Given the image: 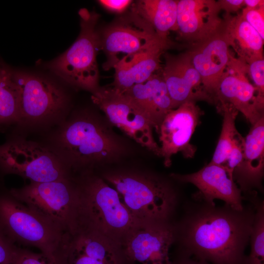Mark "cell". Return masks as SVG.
<instances>
[{
  "mask_svg": "<svg viewBox=\"0 0 264 264\" xmlns=\"http://www.w3.org/2000/svg\"><path fill=\"white\" fill-rule=\"evenodd\" d=\"M107 118L88 109L68 115L44 134L43 142L72 175L119 163L131 154L128 143Z\"/></svg>",
  "mask_w": 264,
  "mask_h": 264,
  "instance_id": "1",
  "label": "cell"
},
{
  "mask_svg": "<svg viewBox=\"0 0 264 264\" xmlns=\"http://www.w3.org/2000/svg\"><path fill=\"white\" fill-rule=\"evenodd\" d=\"M208 206L183 222L181 240L192 254L215 264H242L255 214L226 205Z\"/></svg>",
  "mask_w": 264,
  "mask_h": 264,
  "instance_id": "2",
  "label": "cell"
},
{
  "mask_svg": "<svg viewBox=\"0 0 264 264\" xmlns=\"http://www.w3.org/2000/svg\"><path fill=\"white\" fill-rule=\"evenodd\" d=\"M78 192L76 224L92 229L121 244L141 223L118 192L96 171L74 175Z\"/></svg>",
  "mask_w": 264,
  "mask_h": 264,
  "instance_id": "3",
  "label": "cell"
},
{
  "mask_svg": "<svg viewBox=\"0 0 264 264\" xmlns=\"http://www.w3.org/2000/svg\"><path fill=\"white\" fill-rule=\"evenodd\" d=\"M98 173L118 192L139 222L169 221L176 207L177 195L166 179L135 168H110Z\"/></svg>",
  "mask_w": 264,
  "mask_h": 264,
  "instance_id": "4",
  "label": "cell"
},
{
  "mask_svg": "<svg viewBox=\"0 0 264 264\" xmlns=\"http://www.w3.org/2000/svg\"><path fill=\"white\" fill-rule=\"evenodd\" d=\"M20 98L16 135L34 132L43 134L63 122L69 115L70 99L59 85L44 77L13 70Z\"/></svg>",
  "mask_w": 264,
  "mask_h": 264,
  "instance_id": "5",
  "label": "cell"
},
{
  "mask_svg": "<svg viewBox=\"0 0 264 264\" xmlns=\"http://www.w3.org/2000/svg\"><path fill=\"white\" fill-rule=\"evenodd\" d=\"M0 229L15 244L35 247L55 263L66 233L6 189L0 191Z\"/></svg>",
  "mask_w": 264,
  "mask_h": 264,
  "instance_id": "6",
  "label": "cell"
},
{
  "mask_svg": "<svg viewBox=\"0 0 264 264\" xmlns=\"http://www.w3.org/2000/svg\"><path fill=\"white\" fill-rule=\"evenodd\" d=\"M80 32L64 53L45 65L47 68L67 84L91 93L99 88L96 61L100 48L96 29L99 15L86 8L80 9Z\"/></svg>",
  "mask_w": 264,
  "mask_h": 264,
  "instance_id": "7",
  "label": "cell"
},
{
  "mask_svg": "<svg viewBox=\"0 0 264 264\" xmlns=\"http://www.w3.org/2000/svg\"><path fill=\"white\" fill-rule=\"evenodd\" d=\"M0 173L16 175L36 183L72 176L44 143L16 135L0 146Z\"/></svg>",
  "mask_w": 264,
  "mask_h": 264,
  "instance_id": "8",
  "label": "cell"
},
{
  "mask_svg": "<svg viewBox=\"0 0 264 264\" xmlns=\"http://www.w3.org/2000/svg\"><path fill=\"white\" fill-rule=\"evenodd\" d=\"M100 40V48L106 56L103 65L106 70L131 62L154 51L165 50L170 45L132 11L110 25Z\"/></svg>",
  "mask_w": 264,
  "mask_h": 264,
  "instance_id": "9",
  "label": "cell"
},
{
  "mask_svg": "<svg viewBox=\"0 0 264 264\" xmlns=\"http://www.w3.org/2000/svg\"><path fill=\"white\" fill-rule=\"evenodd\" d=\"M9 191L19 201L48 219L65 232L74 226L78 192L73 176L51 182H30Z\"/></svg>",
  "mask_w": 264,
  "mask_h": 264,
  "instance_id": "10",
  "label": "cell"
},
{
  "mask_svg": "<svg viewBox=\"0 0 264 264\" xmlns=\"http://www.w3.org/2000/svg\"><path fill=\"white\" fill-rule=\"evenodd\" d=\"M91 100L111 124L130 137L160 156V148L153 136V127L142 110L123 94L110 86L99 87L91 93Z\"/></svg>",
  "mask_w": 264,
  "mask_h": 264,
  "instance_id": "11",
  "label": "cell"
},
{
  "mask_svg": "<svg viewBox=\"0 0 264 264\" xmlns=\"http://www.w3.org/2000/svg\"><path fill=\"white\" fill-rule=\"evenodd\" d=\"M55 262L56 264H124L121 244L80 224L64 234Z\"/></svg>",
  "mask_w": 264,
  "mask_h": 264,
  "instance_id": "12",
  "label": "cell"
},
{
  "mask_svg": "<svg viewBox=\"0 0 264 264\" xmlns=\"http://www.w3.org/2000/svg\"><path fill=\"white\" fill-rule=\"evenodd\" d=\"M169 221L142 223L125 238L121 248L125 264H173L169 251L176 238Z\"/></svg>",
  "mask_w": 264,
  "mask_h": 264,
  "instance_id": "13",
  "label": "cell"
},
{
  "mask_svg": "<svg viewBox=\"0 0 264 264\" xmlns=\"http://www.w3.org/2000/svg\"><path fill=\"white\" fill-rule=\"evenodd\" d=\"M230 41L224 19L213 34L187 47L192 64L201 78L204 91L215 104L218 88L229 62Z\"/></svg>",
  "mask_w": 264,
  "mask_h": 264,
  "instance_id": "14",
  "label": "cell"
},
{
  "mask_svg": "<svg viewBox=\"0 0 264 264\" xmlns=\"http://www.w3.org/2000/svg\"><path fill=\"white\" fill-rule=\"evenodd\" d=\"M247 64L231 54L221 78L215 104H227L254 125L264 116V100L248 80Z\"/></svg>",
  "mask_w": 264,
  "mask_h": 264,
  "instance_id": "15",
  "label": "cell"
},
{
  "mask_svg": "<svg viewBox=\"0 0 264 264\" xmlns=\"http://www.w3.org/2000/svg\"><path fill=\"white\" fill-rule=\"evenodd\" d=\"M203 114L196 102L191 101L171 110L164 117L157 132L160 156L166 166L171 164L172 156L178 152L185 158L194 156L196 147L190 144V140Z\"/></svg>",
  "mask_w": 264,
  "mask_h": 264,
  "instance_id": "16",
  "label": "cell"
},
{
  "mask_svg": "<svg viewBox=\"0 0 264 264\" xmlns=\"http://www.w3.org/2000/svg\"><path fill=\"white\" fill-rule=\"evenodd\" d=\"M164 66L162 75L174 109L187 102L205 101L214 104L203 90L201 78L186 51L176 55L164 53Z\"/></svg>",
  "mask_w": 264,
  "mask_h": 264,
  "instance_id": "17",
  "label": "cell"
},
{
  "mask_svg": "<svg viewBox=\"0 0 264 264\" xmlns=\"http://www.w3.org/2000/svg\"><path fill=\"white\" fill-rule=\"evenodd\" d=\"M173 178L195 185L207 204L214 205L219 199L233 209L242 211V191L232 175L222 165L209 163L198 172L186 175L171 174Z\"/></svg>",
  "mask_w": 264,
  "mask_h": 264,
  "instance_id": "18",
  "label": "cell"
},
{
  "mask_svg": "<svg viewBox=\"0 0 264 264\" xmlns=\"http://www.w3.org/2000/svg\"><path fill=\"white\" fill-rule=\"evenodd\" d=\"M220 9L214 0H180L177 8L178 38L187 47L208 38L222 22Z\"/></svg>",
  "mask_w": 264,
  "mask_h": 264,
  "instance_id": "19",
  "label": "cell"
},
{
  "mask_svg": "<svg viewBox=\"0 0 264 264\" xmlns=\"http://www.w3.org/2000/svg\"><path fill=\"white\" fill-rule=\"evenodd\" d=\"M121 94L142 110L157 132L164 117L174 109L161 73H155L145 82Z\"/></svg>",
  "mask_w": 264,
  "mask_h": 264,
  "instance_id": "20",
  "label": "cell"
},
{
  "mask_svg": "<svg viewBox=\"0 0 264 264\" xmlns=\"http://www.w3.org/2000/svg\"><path fill=\"white\" fill-rule=\"evenodd\" d=\"M244 138L242 162L234 172L233 177L241 190L261 188L264 168V116L252 125Z\"/></svg>",
  "mask_w": 264,
  "mask_h": 264,
  "instance_id": "21",
  "label": "cell"
},
{
  "mask_svg": "<svg viewBox=\"0 0 264 264\" xmlns=\"http://www.w3.org/2000/svg\"><path fill=\"white\" fill-rule=\"evenodd\" d=\"M224 19L232 47L237 58L248 64L264 59V40L259 34L241 16L226 14Z\"/></svg>",
  "mask_w": 264,
  "mask_h": 264,
  "instance_id": "22",
  "label": "cell"
},
{
  "mask_svg": "<svg viewBox=\"0 0 264 264\" xmlns=\"http://www.w3.org/2000/svg\"><path fill=\"white\" fill-rule=\"evenodd\" d=\"M177 3L175 0H138L132 11L149 24L160 38L170 43V32L177 28Z\"/></svg>",
  "mask_w": 264,
  "mask_h": 264,
  "instance_id": "23",
  "label": "cell"
},
{
  "mask_svg": "<svg viewBox=\"0 0 264 264\" xmlns=\"http://www.w3.org/2000/svg\"><path fill=\"white\" fill-rule=\"evenodd\" d=\"M164 51L156 50L131 62L115 66L114 81L110 87L123 93L132 87L145 82L161 68L160 57Z\"/></svg>",
  "mask_w": 264,
  "mask_h": 264,
  "instance_id": "24",
  "label": "cell"
},
{
  "mask_svg": "<svg viewBox=\"0 0 264 264\" xmlns=\"http://www.w3.org/2000/svg\"><path fill=\"white\" fill-rule=\"evenodd\" d=\"M20 98L13 69L0 64V126H16L20 117Z\"/></svg>",
  "mask_w": 264,
  "mask_h": 264,
  "instance_id": "25",
  "label": "cell"
},
{
  "mask_svg": "<svg viewBox=\"0 0 264 264\" xmlns=\"http://www.w3.org/2000/svg\"><path fill=\"white\" fill-rule=\"evenodd\" d=\"M223 116L221 132L210 163L223 165L229 154L236 137L239 134L235 126L238 111L227 104L217 106Z\"/></svg>",
  "mask_w": 264,
  "mask_h": 264,
  "instance_id": "26",
  "label": "cell"
},
{
  "mask_svg": "<svg viewBox=\"0 0 264 264\" xmlns=\"http://www.w3.org/2000/svg\"><path fill=\"white\" fill-rule=\"evenodd\" d=\"M251 251L247 264H264V207L261 203L256 208L250 236Z\"/></svg>",
  "mask_w": 264,
  "mask_h": 264,
  "instance_id": "27",
  "label": "cell"
},
{
  "mask_svg": "<svg viewBox=\"0 0 264 264\" xmlns=\"http://www.w3.org/2000/svg\"><path fill=\"white\" fill-rule=\"evenodd\" d=\"M244 138L239 133L235 138L232 148L223 164L233 176L234 172L241 164L243 155Z\"/></svg>",
  "mask_w": 264,
  "mask_h": 264,
  "instance_id": "28",
  "label": "cell"
},
{
  "mask_svg": "<svg viewBox=\"0 0 264 264\" xmlns=\"http://www.w3.org/2000/svg\"><path fill=\"white\" fill-rule=\"evenodd\" d=\"M246 64L247 74L254 83L258 97L264 100V59L256 60Z\"/></svg>",
  "mask_w": 264,
  "mask_h": 264,
  "instance_id": "29",
  "label": "cell"
},
{
  "mask_svg": "<svg viewBox=\"0 0 264 264\" xmlns=\"http://www.w3.org/2000/svg\"><path fill=\"white\" fill-rule=\"evenodd\" d=\"M241 17L247 22L264 39V6L257 8L245 7Z\"/></svg>",
  "mask_w": 264,
  "mask_h": 264,
  "instance_id": "30",
  "label": "cell"
},
{
  "mask_svg": "<svg viewBox=\"0 0 264 264\" xmlns=\"http://www.w3.org/2000/svg\"><path fill=\"white\" fill-rule=\"evenodd\" d=\"M19 249L0 229V264H13Z\"/></svg>",
  "mask_w": 264,
  "mask_h": 264,
  "instance_id": "31",
  "label": "cell"
},
{
  "mask_svg": "<svg viewBox=\"0 0 264 264\" xmlns=\"http://www.w3.org/2000/svg\"><path fill=\"white\" fill-rule=\"evenodd\" d=\"M13 264H56L41 253L20 247Z\"/></svg>",
  "mask_w": 264,
  "mask_h": 264,
  "instance_id": "32",
  "label": "cell"
},
{
  "mask_svg": "<svg viewBox=\"0 0 264 264\" xmlns=\"http://www.w3.org/2000/svg\"><path fill=\"white\" fill-rule=\"evenodd\" d=\"M129 0H101L98 2L105 8L116 13L124 11L132 3Z\"/></svg>",
  "mask_w": 264,
  "mask_h": 264,
  "instance_id": "33",
  "label": "cell"
},
{
  "mask_svg": "<svg viewBox=\"0 0 264 264\" xmlns=\"http://www.w3.org/2000/svg\"><path fill=\"white\" fill-rule=\"evenodd\" d=\"M217 2L220 10L228 14L239 11L244 6L243 0H219Z\"/></svg>",
  "mask_w": 264,
  "mask_h": 264,
  "instance_id": "34",
  "label": "cell"
},
{
  "mask_svg": "<svg viewBox=\"0 0 264 264\" xmlns=\"http://www.w3.org/2000/svg\"><path fill=\"white\" fill-rule=\"evenodd\" d=\"M244 5L248 8H257L264 6V0H243Z\"/></svg>",
  "mask_w": 264,
  "mask_h": 264,
  "instance_id": "35",
  "label": "cell"
},
{
  "mask_svg": "<svg viewBox=\"0 0 264 264\" xmlns=\"http://www.w3.org/2000/svg\"><path fill=\"white\" fill-rule=\"evenodd\" d=\"M180 264H206L203 262H195L193 261H186L181 262Z\"/></svg>",
  "mask_w": 264,
  "mask_h": 264,
  "instance_id": "36",
  "label": "cell"
},
{
  "mask_svg": "<svg viewBox=\"0 0 264 264\" xmlns=\"http://www.w3.org/2000/svg\"></svg>",
  "mask_w": 264,
  "mask_h": 264,
  "instance_id": "37",
  "label": "cell"
}]
</instances>
